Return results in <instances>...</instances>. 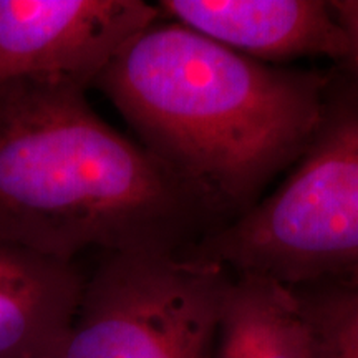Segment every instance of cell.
Here are the masks:
<instances>
[{"label":"cell","instance_id":"obj_1","mask_svg":"<svg viewBox=\"0 0 358 358\" xmlns=\"http://www.w3.org/2000/svg\"><path fill=\"white\" fill-rule=\"evenodd\" d=\"M329 82L325 71L262 64L159 17L93 88L226 224L301 158Z\"/></svg>","mask_w":358,"mask_h":358},{"label":"cell","instance_id":"obj_2","mask_svg":"<svg viewBox=\"0 0 358 358\" xmlns=\"http://www.w3.org/2000/svg\"><path fill=\"white\" fill-rule=\"evenodd\" d=\"M222 226L166 164L62 80L0 85V239L58 261L182 252Z\"/></svg>","mask_w":358,"mask_h":358},{"label":"cell","instance_id":"obj_3","mask_svg":"<svg viewBox=\"0 0 358 358\" xmlns=\"http://www.w3.org/2000/svg\"><path fill=\"white\" fill-rule=\"evenodd\" d=\"M182 252L287 287L358 277V85L330 73L315 133L284 181Z\"/></svg>","mask_w":358,"mask_h":358},{"label":"cell","instance_id":"obj_4","mask_svg":"<svg viewBox=\"0 0 358 358\" xmlns=\"http://www.w3.org/2000/svg\"><path fill=\"white\" fill-rule=\"evenodd\" d=\"M231 277L185 252L103 254L62 358H213Z\"/></svg>","mask_w":358,"mask_h":358},{"label":"cell","instance_id":"obj_5","mask_svg":"<svg viewBox=\"0 0 358 358\" xmlns=\"http://www.w3.org/2000/svg\"><path fill=\"white\" fill-rule=\"evenodd\" d=\"M161 17L143 0H0V85L62 80L88 90Z\"/></svg>","mask_w":358,"mask_h":358},{"label":"cell","instance_id":"obj_6","mask_svg":"<svg viewBox=\"0 0 358 358\" xmlns=\"http://www.w3.org/2000/svg\"><path fill=\"white\" fill-rule=\"evenodd\" d=\"M164 19L267 65L327 57L340 65L348 40L325 0H161Z\"/></svg>","mask_w":358,"mask_h":358},{"label":"cell","instance_id":"obj_7","mask_svg":"<svg viewBox=\"0 0 358 358\" xmlns=\"http://www.w3.org/2000/svg\"><path fill=\"white\" fill-rule=\"evenodd\" d=\"M87 275L0 239V358H62Z\"/></svg>","mask_w":358,"mask_h":358},{"label":"cell","instance_id":"obj_8","mask_svg":"<svg viewBox=\"0 0 358 358\" xmlns=\"http://www.w3.org/2000/svg\"><path fill=\"white\" fill-rule=\"evenodd\" d=\"M213 358H319L312 332L287 285L232 274Z\"/></svg>","mask_w":358,"mask_h":358},{"label":"cell","instance_id":"obj_9","mask_svg":"<svg viewBox=\"0 0 358 358\" xmlns=\"http://www.w3.org/2000/svg\"><path fill=\"white\" fill-rule=\"evenodd\" d=\"M319 358H358V277L290 287Z\"/></svg>","mask_w":358,"mask_h":358},{"label":"cell","instance_id":"obj_10","mask_svg":"<svg viewBox=\"0 0 358 358\" xmlns=\"http://www.w3.org/2000/svg\"><path fill=\"white\" fill-rule=\"evenodd\" d=\"M329 6L348 40V52L340 70L358 85V0H330Z\"/></svg>","mask_w":358,"mask_h":358}]
</instances>
